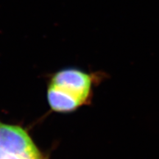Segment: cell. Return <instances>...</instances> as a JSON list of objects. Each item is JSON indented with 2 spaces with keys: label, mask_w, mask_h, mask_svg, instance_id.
Wrapping results in <instances>:
<instances>
[{
  "label": "cell",
  "mask_w": 159,
  "mask_h": 159,
  "mask_svg": "<svg viewBox=\"0 0 159 159\" xmlns=\"http://www.w3.org/2000/svg\"><path fill=\"white\" fill-rule=\"evenodd\" d=\"M0 159H42L41 156L38 157H30V156H19V155H15L9 153L6 151L3 150L2 149L0 148Z\"/></svg>",
  "instance_id": "4"
},
{
  "label": "cell",
  "mask_w": 159,
  "mask_h": 159,
  "mask_svg": "<svg viewBox=\"0 0 159 159\" xmlns=\"http://www.w3.org/2000/svg\"><path fill=\"white\" fill-rule=\"evenodd\" d=\"M0 148L9 153L19 156H41L25 131L19 127L2 123H0Z\"/></svg>",
  "instance_id": "2"
},
{
  "label": "cell",
  "mask_w": 159,
  "mask_h": 159,
  "mask_svg": "<svg viewBox=\"0 0 159 159\" xmlns=\"http://www.w3.org/2000/svg\"><path fill=\"white\" fill-rule=\"evenodd\" d=\"M48 100L51 108L60 112L74 111L82 105L80 101L72 95L52 85H50L48 90Z\"/></svg>",
  "instance_id": "3"
},
{
  "label": "cell",
  "mask_w": 159,
  "mask_h": 159,
  "mask_svg": "<svg viewBox=\"0 0 159 159\" xmlns=\"http://www.w3.org/2000/svg\"><path fill=\"white\" fill-rule=\"evenodd\" d=\"M91 83V78L88 74L69 69L57 72L51 85L72 95L83 104L90 95Z\"/></svg>",
  "instance_id": "1"
}]
</instances>
